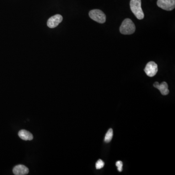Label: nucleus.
I'll return each mask as SVG.
<instances>
[{"label":"nucleus","instance_id":"20e7f679","mask_svg":"<svg viewBox=\"0 0 175 175\" xmlns=\"http://www.w3.org/2000/svg\"><path fill=\"white\" fill-rule=\"evenodd\" d=\"M157 5L163 10L171 11L175 8V0H158Z\"/></svg>","mask_w":175,"mask_h":175},{"label":"nucleus","instance_id":"7ed1b4c3","mask_svg":"<svg viewBox=\"0 0 175 175\" xmlns=\"http://www.w3.org/2000/svg\"><path fill=\"white\" fill-rule=\"evenodd\" d=\"M89 16L92 20L99 24H104L106 21V15L99 9H94L90 11Z\"/></svg>","mask_w":175,"mask_h":175},{"label":"nucleus","instance_id":"9d476101","mask_svg":"<svg viewBox=\"0 0 175 175\" xmlns=\"http://www.w3.org/2000/svg\"><path fill=\"white\" fill-rule=\"evenodd\" d=\"M112 137H113V130L112 128H110L109 130L107 131L106 134L105 135L104 141L106 143H109L110 141H111Z\"/></svg>","mask_w":175,"mask_h":175},{"label":"nucleus","instance_id":"6e6552de","mask_svg":"<svg viewBox=\"0 0 175 175\" xmlns=\"http://www.w3.org/2000/svg\"><path fill=\"white\" fill-rule=\"evenodd\" d=\"M14 174L16 175H27L29 173V169L25 165H16L13 169Z\"/></svg>","mask_w":175,"mask_h":175},{"label":"nucleus","instance_id":"423d86ee","mask_svg":"<svg viewBox=\"0 0 175 175\" xmlns=\"http://www.w3.org/2000/svg\"><path fill=\"white\" fill-rule=\"evenodd\" d=\"M63 18L61 15L59 14L52 16L48 20L47 25L49 28H53L54 27H57L61 22Z\"/></svg>","mask_w":175,"mask_h":175},{"label":"nucleus","instance_id":"f03ea898","mask_svg":"<svg viewBox=\"0 0 175 175\" xmlns=\"http://www.w3.org/2000/svg\"><path fill=\"white\" fill-rule=\"evenodd\" d=\"M135 29V25L133 21L130 19H126L120 27V31L122 34L131 35L134 33Z\"/></svg>","mask_w":175,"mask_h":175},{"label":"nucleus","instance_id":"1a4fd4ad","mask_svg":"<svg viewBox=\"0 0 175 175\" xmlns=\"http://www.w3.org/2000/svg\"><path fill=\"white\" fill-rule=\"evenodd\" d=\"M19 136L25 141H31L33 139V136L30 132L26 130H22L19 132Z\"/></svg>","mask_w":175,"mask_h":175},{"label":"nucleus","instance_id":"0eeeda50","mask_svg":"<svg viewBox=\"0 0 175 175\" xmlns=\"http://www.w3.org/2000/svg\"><path fill=\"white\" fill-rule=\"evenodd\" d=\"M154 87L158 89L163 95H167L169 93L168 86L167 82H163L159 84L158 82H155L153 84Z\"/></svg>","mask_w":175,"mask_h":175},{"label":"nucleus","instance_id":"f257e3e1","mask_svg":"<svg viewBox=\"0 0 175 175\" xmlns=\"http://www.w3.org/2000/svg\"><path fill=\"white\" fill-rule=\"evenodd\" d=\"M130 7L137 19L142 20L144 18V13L141 7V0H131Z\"/></svg>","mask_w":175,"mask_h":175},{"label":"nucleus","instance_id":"9b49d317","mask_svg":"<svg viewBox=\"0 0 175 175\" xmlns=\"http://www.w3.org/2000/svg\"><path fill=\"white\" fill-rule=\"evenodd\" d=\"M96 168L97 169H100L102 168L104 166V163L101 160H99L96 163Z\"/></svg>","mask_w":175,"mask_h":175},{"label":"nucleus","instance_id":"f8f14e48","mask_svg":"<svg viewBox=\"0 0 175 175\" xmlns=\"http://www.w3.org/2000/svg\"><path fill=\"white\" fill-rule=\"evenodd\" d=\"M116 166L118 167V171L122 172V167H123V163L120 160L119 161H117L116 163Z\"/></svg>","mask_w":175,"mask_h":175},{"label":"nucleus","instance_id":"39448f33","mask_svg":"<svg viewBox=\"0 0 175 175\" xmlns=\"http://www.w3.org/2000/svg\"><path fill=\"white\" fill-rule=\"evenodd\" d=\"M144 72L147 76L153 77L158 72V68L157 64L153 61H150L147 64L144 68Z\"/></svg>","mask_w":175,"mask_h":175}]
</instances>
